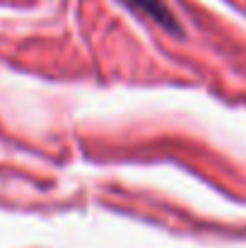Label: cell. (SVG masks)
I'll use <instances>...</instances> for the list:
<instances>
[{
  "instance_id": "1",
  "label": "cell",
  "mask_w": 246,
  "mask_h": 248,
  "mask_svg": "<svg viewBox=\"0 0 246 248\" xmlns=\"http://www.w3.org/2000/svg\"><path fill=\"white\" fill-rule=\"evenodd\" d=\"M121 2H126L131 10H135V12H140V15L150 17L152 22H157L162 29L171 31V34H179V31H181L179 22L174 19L171 10L164 5L162 0H121Z\"/></svg>"
}]
</instances>
